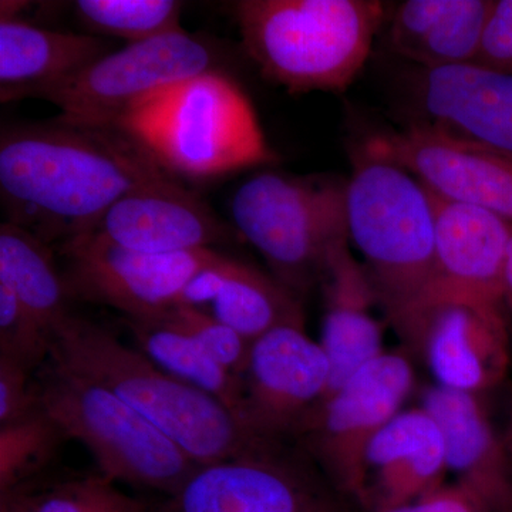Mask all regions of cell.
I'll list each match as a JSON object with an SVG mask.
<instances>
[{
	"mask_svg": "<svg viewBox=\"0 0 512 512\" xmlns=\"http://www.w3.org/2000/svg\"><path fill=\"white\" fill-rule=\"evenodd\" d=\"M180 180L114 126L57 119L0 134V197L10 224L56 247L99 227L121 198Z\"/></svg>",
	"mask_w": 512,
	"mask_h": 512,
	"instance_id": "1",
	"label": "cell"
},
{
	"mask_svg": "<svg viewBox=\"0 0 512 512\" xmlns=\"http://www.w3.org/2000/svg\"><path fill=\"white\" fill-rule=\"evenodd\" d=\"M346 215L387 322L416 352L436 269V197L419 178L365 141L350 154Z\"/></svg>",
	"mask_w": 512,
	"mask_h": 512,
	"instance_id": "2",
	"label": "cell"
},
{
	"mask_svg": "<svg viewBox=\"0 0 512 512\" xmlns=\"http://www.w3.org/2000/svg\"><path fill=\"white\" fill-rule=\"evenodd\" d=\"M49 359L116 394L197 466L278 446L258 439L220 400L181 382L109 329L74 313L53 333Z\"/></svg>",
	"mask_w": 512,
	"mask_h": 512,
	"instance_id": "3",
	"label": "cell"
},
{
	"mask_svg": "<svg viewBox=\"0 0 512 512\" xmlns=\"http://www.w3.org/2000/svg\"><path fill=\"white\" fill-rule=\"evenodd\" d=\"M235 20L262 76L291 94L342 93L372 53L386 6L376 0H241Z\"/></svg>",
	"mask_w": 512,
	"mask_h": 512,
	"instance_id": "4",
	"label": "cell"
},
{
	"mask_svg": "<svg viewBox=\"0 0 512 512\" xmlns=\"http://www.w3.org/2000/svg\"><path fill=\"white\" fill-rule=\"evenodd\" d=\"M113 126L177 178L208 180L278 161L251 100L220 70L165 90Z\"/></svg>",
	"mask_w": 512,
	"mask_h": 512,
	"instance_id": "5",
	"label": "cell"
},
{
	"mask_svg": "<svg viewBox=\"0 0 512 512\" xmlns=\"http://www.w3.org/2000/svg\"><path fill=\"white\" fill-rule=\"evenodd\" d=\"M231 215L271 275L301 299L322 285L333 255L350 244L346 180L338 177L256 174L235 191Z\"/></svg>",
	"mask_w": 512,
	"mask_h": 512,
	"instance_id": "6",
	"label": "cell"
},
{
	"mask_svg": "<svg viewBox=\"0 0 512 512\" xmlns=\"http://www.w3.org/2000/svg\"><path fill=\"white\" fill-rule=\"evenodd\" d=\"M37 400L67 440L82 443L101 476L171 495L197 464L133 407L82 373L47 359Z\"/></svg>",
	"mask_w": 512,
	"mask_h": 512,
	"instance_id": "7",
	"label": "cell"
},
{
	"mask_svg": "<svg viewBox=\"0 0 512 512\" xmlns=\"http://www.w3.org/2000/svg\"><path fill=\"white\" fill-rule=\"evenodd\" d=\"M303 451L278 444L192 471L150 512H359Z\"/></svg>",
	"mask_w": 512,
	"mask_h": 512,
	"instance_id": "8",
	"label": "cell"
},
{
	"mask_svg": "<svg viewBox=\"0 0 512 512\" xmlns=\"http://www.w3.org/2000/svg\"><path fill=\"white\" fill-rule=\"evenodd\" d=\"M212 70H218L214 47L183 29L113 50L36 99L55 104L66 119L113 126L165 90Z\"/></svg>",
	"mask_w": 512,
	"mask_h": 512,
	"instance_id": "9",
	"label": "cell"
},
{
	"mask_svg": "<svg viewBox=\"0 0 512 512\" xmlns=\"http://www.w3.org/2000/svg\"><path fill=\"white\" fill-rule=\"evenodd\" d=\"M413 386L410 357L386 350L328 394L299 437L303 453L356 505L367 448L402 412Z\"/></svg>",
	"mask_w": 512,
	"mask_h": 512,
	"instance_id": "10",
	"label": "cell"
},
{
	"mask_svg": "<svg viewBox=\"0 0 512 512\" xmlns=\"http://www.w3.org/2000/svg\"><path fill=\"white\" fill-rule=\"evenodd\" d=\"M70 298L101 303L126 318H156L177 308L185 286L220 256L214 249L144 254L94 232L56 245Z\"/></svg>",
	"mask_w": 512,
	"mask_h": 512,
	"instance_id": "11",
	"label": "cell"
},
{
	"mask_svg": "<svg viewBox=\"0 0 512 512\" xmlns=\"http://www.w3.org/2000/svg\"><path fill=\"white\" fill-rule=\"evenodd\" d=\"M330 363L305 319L282 323L252 342L242 375V419L258 439L299 440L328 396Z\"/></svg>",
	"mask_w": 512,
	"mask_h": 512,
	"instance_id": "12",
	"label": "cell"
},
{
	"mask_svg": "<svg viewBox=\"0 0 512 512\" xmlns=\"http://www.w3.org/2000/svg\"><path fill=\"white\" fill-rule=\"evenodd\" d=\"M419 178L441 200L473 205L512 222V156L431 126L410 124L365 141Z\"/></svg>",
	"mask_w": 512,
	"mask_h": 512,
	"instance_id": "13",
	"label": "cell"
},
{
	"mask_svg": "<svg viewBox=\"0 0 512 512\" xmlns=\"http://www.w3.org/2000/svg\"><path fill=\"white\" fill-rule=\"evenodd\" d=\"M511 346L507 308L446 299L430 306L421 320L416 355L426 360L436 384L483 394L503 383Z\"/></svg>",
	"mask_w": 512,
	"mask_h": 512,
	"instance_id": "14",
	"label": "cell"
},
{
	"mask_svg": "<svg viewBox=\"0 0 512 512\" xmlns=\"http://www.w3.org/2000/svg\"><path fill=\"white\" fill-rule=\"evenodd\" d=\"M511 237L512 222L500 215L436 197V269L427 311L446 299L508 309L504 271Z\"/></svg>",
	"mask_w": 512,
	"mask_h": 512,
	"instance_id": "15",
	"label": "cell"
},
{
	"mask_svg": "<svg viewBox=\"0 0 512 512\" xmlns=\"http://www.w3.org/2000/svg\"><path fill=\"white\" fill-rule=\"evenodd\" d=\"M94 234L144 254L212 249L229 237L227 225L180 180L126 195L107 211Z\"/></svg>",
	"mask_w": 512,
	"mask_h": 512,
	"instance_id": "16",
	"label": "cell"
},
{
	"mask_svg": "<svg viewBox=\"0 0 512 512\" xmlns=\"http://www.w3.org/2000/svg\"><path fill=\"white\" fill-rule=\"evenodd\" d=\"M446 447L439 424L423 406L403 409L367 448L357 507L386 512L446 483Z\"/></svg>",
	"mask_w": 512,
	"mask_h": 512,
	"instance_id": "17",
	"label": "cell"
},
{
	"mask_svg": "<svg viewBox=\"0 0 512 512\" xmlns=\"http://www.w3.org/2000/svg\"><path fill=\"white\" fill-rule=\"evenodd\" d=\"M439 424L448 473L476 491L494 512H512V457L481 394L434 384L421 404Z\"/></svg>",
	"mask_w": 512,
	"mask_h": 512,
	"instance_id": "18",
	"label": "cell"
},
{
	"mask_svg": "<svg viewBox=\"0 0 512 512\" xmlns=\"http://www.w3.org/2000/svg\"><path fill=\"white\" fill-rule=\"evenodd\" d=\"M414 86L423 123L512 156V74L477 64L420 69Z\"/></svg>",
	"mask_w": 512,
	"mask_h": 512,
	"instance_id": "19",
	"label": "cell"
},
{
	"mask_svg": "<svg viewBox=\"0 0 512 512\" xmlns=\"http://www.w3.org/2000/svg\"><path fill=\"white\" fill-rule=\"evenodd\" d=\"M325 296L320 345L332 370L329 393L360 367L382 355L383 325L373 313L379 308L362 262L345 245L333 255L322 282Z\"/></svg>",
	"mask_w": 512,
	"mask_h": 512,
	"instance_id": "20",
	"label": "cell"
},
{
	"mask_svg": "<svg viewBox=\"0 0 512 512\" xmlns=\"http://www.w3.org/2000/svg\"><path fill=\"white\" fill-rule=\"evenodd\" d=\"M110 52L96 36L0 18V100L36 99Z\"/></svg>",
	"mask_w": 512,
	"mask_h": 512,
	"instance_id": "21",
	"label": "cell"
},
{
	"mask_svg": "<svg viewBox=\"0 0 512 512\" xmlns=\"http://www.w3.org/2000/svg\"><path fill=\"white\" fill-rule=\"evenodd\" d=\"M52 248L18 225H0V282L15 292L50 339L73 315L72 298Z\"/></svg>",
	"mask_w": 512,
	"mask_h": 512,
	"instance_id": "22",
	"label": "cell"
},
{
	"mask_svg": "<svg viewBox=\"0 0 512 512\" xmlns=\"http://www.w3.org/2000/svg\"><path fill=\"white\" fill-rule=\"evenodd\" d=\"M126 325L137 349L156 365L181 382L220 400L244 423L241 377L222 367L191 336L164 316L126 318Z\"/></svg>",
	"mask_w": 512,
	"mask_h": 512,
	"instance_id": "23",
	"label": "cell"
},
{
	"mask_svg": "<svg viewBox=\"0 0 512 512\" xmlns=\"http://www.w3.org/2000/svg\"><path fill=\"white\" fill-rule=\"evenodd\" d=\"M207 311L249 343L282 323L303 319L299 296L274 276L238 259Z\"/></svg>",
	"mask_w": 512,
	"mask_h": 512,
	"instance_id": "24",
	"label": "cell"
},
{
	"mask_svg": "<svg viewBox=\"0 0 512 512\" xmlns=\"http://www.w3.org/2000/svg\"><path fill=\"white\" fill-rule=\"evenodd\" d=\"M100 473L36 478L0 494V512H150Z\"/></svg>",
	"mask_w": 512,
	"mask_h": 512,
	"instance_id": "25",
	"label": "cell"
},
{
	"mask_svg": "<svg viewBox=\"0 0 512 512\" xmlns=\"http://www.w3.org/2000/svg\"><path fill=\"white\" fill-rule=\"evenodd\" d=\"M66 440L40 404L23 419L0 426V494L45 476Z\"/></svg>",
	"mask_w": 512,
	"mask_h": 512,
	"instance_id": "26",
	"label": "cell"
},
{
	"mask_svg": "<svg viewBox=\"0 0 512 512\" xmlns=\"http://www.w3.org/2000/svg\"><path fill=\"white\" fill-rule=\"evenodd\" d=\"M73 6L84 26L127 45L183 30V3L174 0H77Z\"/></svg>",
	"mask_w": 512,
	"mask_h": 512,
	"instance_id": "27",
	"label": "cell"
},
{
	"mask_svg": "<svg viewBox=\"0 0 512 512\" xmlns=\"http://www.w3.org/2000/svg\"><path fill=\"white\" fill-rule=\"evenodd\" d=\"M493 0H453L450 9L417 47L410 62L420 69L476 63Z\"/></svg>",
	"mask_w": 512,
	"mask_h": 512,
	"instance_id": "28",
	"label": "cell"
},
{
	"mask_svg": "<svg viewBox=\"0 0 512 512\" xmlns=\"http://www.w3.org/2000/svg\"><path fill=\"white\" fill-rule=\"evenodd\" d=\"M178 329L191 336L205 352L235 376L242 377L252 343L204 309L177 306L163 313Z\"/></svg>",
	"mask_w": 512,
	"mask_h": 512,
	"instance_id": "29",
	"label": "cell"
},
{
	"mask_svg": "<svg viewBox=\"0 0 512 512\" xmlns=\"http://www.w3.org/2000/svg\"><path fill=\"white\" fill-rule=\"evenodd\" d=\"M50 338L8 285L0 282V356L35 372L49 359Z\"/></svg>",
	"mask_w": 512,
	"mask_h": 512,
	"instance_id": "30",
	"label": "cell"
},
{
	"mask_svg": "<svg viewBox=\"0 0 512 512\" xmlns=\"http://www.w3.org/2000/svg\"><path fill=\"white\" fill-rule=\"evenodd\" d=\"M453 0H407L397 6L390 20L389 45L396 55L410 60Z\"/></svg>",
	"mask_w": 512,
	"mask_h": 512,
	"instance_id": "31",
	"label": "cell"
},
{
	"mask_svg": "<svg viewBox=\"0 0 512 512\" xmlns=\"http://www.w3.org/2000/svg\"><path fill=\"white\" fill-rule=\"evenodd\" d=\"M32 373L15 360L0 356V426L23 419L39 407Z\"/></svg>",
	"mask_w": 512,
	"mask_h": 512,
	"instance_id": "32",
	"label": "cell"
},
{
	"mask_svg": "<svg viewBox=\"0 0 512 512\" xmlns=\"http://www.w3.org/2000/svg\"><path fill=\"white\" fill-rule=\"evenodd\" d=\"M474 64L512 74V0H493Z\"/></svg>",
	"mask_w": 512,
	"mask_h": 512,
	"instance_id": "33",
	"label": "cell"
},
{
	"mask_svg": "<svg viewBox=\"0 0 512 512\" xmlns=\"http://www.w3.org/2000/svg\"><path fill=\"white\" fill-rule=\"evenodd\" d=\"M386 512H494L476 491L453 481L424 494L412 503Z\"/></svg>",
	"mask_w": 512,
	"mask_h": 512,
	"instance_id": "34",
	"label": "cell"
},
{
	"mask_svg": "<svg viewBox=\"0 0 512 512\" xmlns=\"http://www.w3.org/2000/svg\"><path fill=\"white\" fill-rule=\"evenodd\" d=\"M234 261V258L221 254L210 264L204 266L185 286L178 306H191V308L207 311L208 306L214 302L224 286Z\"/></svg>",
	"mask_w": 512,
	"mask_h": 512,
	"instance_id": "35",
	"label": "cell"
},
{
	"mask_svg": "<svg viewBox=\"0 0 512 512\" xmlns=\"http://www.w3.org/2000/svg\"><path fill=\"white\" fill-rule=\"evenodd\" d=\"M504 286L508 308H510L512 306V237L510 245H508L507 261H505Z\"/></svg>",
	"mask_w": 512,
	"mask_h": 512,
	"instance_id": "36",
	"label": "cell"
},
{
	"mask_svg": "<svg viewBox=\"0 0 512 512\" xmlns=\"http://www.w3.org/2000/svg\"><path fill=\"white\" fill-rule=\"evenodd\" d=\"M505 441H507L508 450H510L512 457V412L510 419V427H508L507 436H505Z\"/></svg>",
	"mask_w": 512,
	"mask_h": 512,
	"instance_id": "37",
	"label": "cell"
},
{
	"mask_svg": "<svg viewBox=\"0 0 512 512\" xmlns=\"http://www.w3.org/2000/svg\"><path fill=\"white\" fill-rule=\"evenodd\" d=\"M511 340H512V323H511Z\"/></svg>",
	"mask_w": 512,
	"mask_h": 512,
	"instance_id": "38",
	"label": "cell"
}]
</instances>
